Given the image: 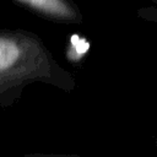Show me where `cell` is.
<instances>
[{"mask_svg": "<svg viewBox=\"0 0 157 157\" xmlns=\"http://www.w3.org/2000/svg\"><path fill=\"white\" fill-rule=\"evenodd\" d=\"M32 83L67 93L76 88L74 75L56 61L38 34L23 28H0V107L13 105Z\"/></svg>", "mask_w": 157, "mask_h": 157, "instance_id": "cell-1", "label": "cell"}, {"mask_svg": "<svg viewBox=\"0 0 157 157\" xmlns=\"http://www.w3.org/2000/svg\"><path fill=\"white\" fill-rule=\"evenodd\" d=\"M150 1H152V2H156V1H157V0H150Z\"/></svg>", "mask_w": 157, "mask_h": 157, "instance_id": "cell-5", "label": "cell"}, {"mask_svg": "<svg viewBox=\"0 0 157 157\" xmlns=\"http://www.w3.org/2000/svg\"><path fill=\"white\" fill-rule=\"evenodd\" d=\"M88 50H90V42L83 37L74 36L70 38V43H67L66 54L70 60L78 61L86 55Z\"/></svg>", "mask_w": 157, "mask_h": 157, "instance_id": "cell-3", "label": "cell"}, {"mask_svg": "<svg viewBox=\"0 0 157 157\" xmlns=\"http://www.w3.org/2000/svg\"><path fill=\"white\" fill-rule=\"evenodd\" d=\"M37 17L63 26L83 23V13L75 0H12Z\"/></svg>", "mask_w": 157, "mask_h": 157, "instance_id": "cell-2", "label": "cell"}, {"mask_svg": "<svg viewBox=\"0 0 157 157\" xmlns=\"http://www.w3.org/2000/svg\"><path fill=\"white\" fill-rule=\"evenodd\" d=\"M22 157H82L75 153H53V152H28Z\"/></svg>", "mask_w": 157, "mask_h": 157, "instance_id": "cell-4", "label": "cell"}]
</instances>
